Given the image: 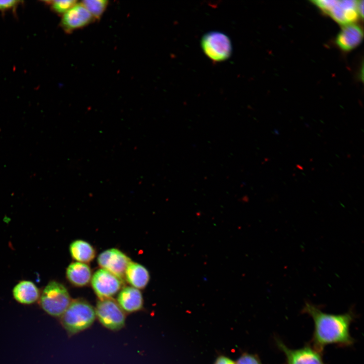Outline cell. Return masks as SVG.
<instances>
[{
    "mask_svg": "<svg viewBox=\"0 0 364 364\" xmlns=\"http://www.w3.org/2000/svg\"><path fill=\"white\" fill-rule=\"evenodd\" d=\"M278 348L284 353L285 364H325L322 352L312 346L306 345L298 349H291L281 340L276 339Z\"/></svg>",
    "mask_w": 364,
    "mask_h": 364,
    "instance_id": "ba28073f",
    "label": "cell"
},
{
    "mask_svg": "<svg viewBox=\"0 0 364 364\" xmlns=\"http://www.w3.org/2000/svg\"><path fill=\"white\" fill-rule=\"evenodd\" d=\"M302 311L313 320L314 331L312 346L323 353L324 347L329 344L342 347L351 346L354 339L350 334V326L355 315L352 309L339 314L327 313L310 302L305 303Z\"/></svg>",
    "mask_w": 364,
    "mask_h": 364,
    "instance_id": "6da1fadb",
    "label": "cell"
},
{
    "mask_svg": "<svg viewBox=\"0 0 364 364\" xmlns=\"http://www.w3.org/2000/svg\"><path fill=\"white\" fill-rule=\"evenodd\" d=\"M94 18L99 19L106 11L108 1L106 0H85L81 2Z\"/></svg>",
    "mask_w": 364,
    "mask_h": 364,
    "instance_id": "e0dca14e",
    "label": "cell"
},
{
    "mask_svg": "<svg viewBox=\"0 0 364 364\" xmlns=\"http://www.w3.org/2000/svg\"><path fill=\"white\" fill-rule=\"evenodd\" d=\"M360 27L351 23L344 25L336 38V44L343 51H349L355 48L363 39Z\"/></svg>",
    "mask_w": 364,
    "mask_h": 364,
    "instance_id": "8fae6325",
    "label": "cell"
},
{
    "mask_svg": "<svg viewBox=\"0 0 364 364\" xmlns=\"http://www.w3.org/2000/svg\"><path fill=\"white\" fill-rule=\"evenodd\" d=\"M357 1L318 0L311 2L340 24L353 23L359 17Z\"/></svg>",
    "mask_w": 364,
    "mask_h": 364,
    "instance_id": "277c9868",
    "label": "cell"
},
{
    "mask_svg": "<svg viewBox=\"0 0 364 364\" xmlns=\"http://www.w3.org/2000/svg\"><path fill=\"white\" fill-rule=\"evenodd\" d=\"M92 288L100 300L112 298L122 289L123 281L103 268L97 270L91 279Z\"/></svg>",
    "mask_w": 364,
    "mask_h": 364,
    "instance_id": "52a82bcc",
    "label": "cell"
},
{
    "mask_svg": "<svg viewBox=\"0 0 364 364\" xmlns=\"http://www.w3.org/2000/svg\"><path fill=\"white\" fill-rule=\"evenodd\" d=\"M201 44L206 56L214 61H225L232 54L231 40L221 32L214 31L205 33L202 38Z\"/></svg>",
    "mask_w": 364,
    "mask_h": 364,
    "instance_id": "5b68a950",
    "label": "cell"
},
{
    "mask_svg": "<svg viewBox=\"0 0 364 364\" xmlns=\"http://www.w3.org/2000/svg\"><path fill=\"white\" fill-rule=\"evenodd\" d=\"M214 364H236V362L228 357L222 355L216 359Z\"/></svg>",
    "mask_w": 364,
    "mask_h": 364,
    "instance_id": "44dd1931",
    "label": "cell"
},
{
    "mask_svg": "<svg viewBox=\"0 0 364 364\" xmlns=\"http://www.w3.org/2000/svg\"><path fill=\"white\" fill-rule=\"evenodd\" d=\"M117 302L124 312L128 313L140 310L144 304L141 292L131 286L121 289L118 293Z\"/></svg>",
    "mask_w": 364,
    "mask_h": 364,
    "instance_id": "7c38bea8",
    "label": "cell"
},
{
    "mask_svg": "<svg viewBox=\"0 0 364 364\" xmlns=\"http://www.w3.org/2000/svg\"><path fill=\"white\" fill-rule=\"evenodd\" d=\"M70 254L76 262L86 263L93 260L96 256L93 246L82 240L73 241L69 246Z\"/></svg>",
    "mask_w": 364,
    "mask_h": 364,
    "instance_id": "2e32d148",
    "label": "cell"
},
{
    "mask_svg": "<svg viewBox=\"0 0 364 364\" xmlns=\"http://www.w3.org/2000/svg\"><path fill=\"white\" fill-rule=\"evenodd\" d=\"M97 261L102 268L123 281L126 268L131 260L119 249L111 248L101 252Z\"/></svg>",
    "mask_w": 364,
    "mask_h": 364,
    "instance_id": "9c48e42d",
    "label": "cell"
},
{
    "mask_svg": "<svg viewBox=\"0 0 364 364\" xmlns=\"http://www.w3.org/2000/svg\"><path fill=\"white\" fill-rule=\"evenodd\" d=\"M66 275L68 281L78 287L87 285L92 277V270L89 265L79 262L70 264L66 269Z\"/></svg>",
    "mask_w": 364,
    "mask_h": 364,
    "instance_id": "4fadbf2b",
    "label": "cell"
},
{
    "mask_svg": "<svg viewBox=\"0 0 364 364\" xmlns=\"http://www.w3.org/2000/svg\"><path fill=\"white\" fill-rule=\"evenodd\" d=\"M95 309L84 299L72 300L61 315V323L69 335H74L90 327L96 318Z\"/></svg>",
    "mask_w": 364,
    "mask_h": 364,
    "instance_id": "7a4b0ae2",
    "label": "cell"
},
{
    "mask_svg": "<svg viewBox=\"0 0 364 364\" xmlns=\"http://www.w3.org/2000/svg\"><path fill=\"white\" fill-rule=\"evenodd\" d=\"M236 364H262V363L257 356L252 354L244 353L239 357Z\"/></svg>",
    "mask_w": 364,
    "mask_h": 364,
    "instance_id": "d6986e66",
    "label": "cell"
},
{
    "mask_svg": "<svg viewBox=\"0 0 364 364\" xmlns=\"http://www.w3.org/2000/svg\"><path fill=\"white\" fill-rule=\"evenodd\" d=\"M124 278L131 287L140 290L146 288L150 277L149 271L145 266L131 261L126 268Z\"/></svg>",
    "mask_w": 364,
    "mask_h": 364,
    "instance_id": "5bb4252c",
    "label": "cell"
},
{
    "mask_svg": "<svg viewBox=\"0 0 364 364\" xmlns=\"http://www.w3.org/2000/svg\"><path fill=\"white\" fill-rule=\"evenodd\" d=\"M357 10L358 15L361 18L363 16V1H357Z\"/></svg>",
    "mask_w": 364,
    "mask_h": 364,
    "instance_id": "7402d4cb",
    "label": "cell"
},
{
    "mask_svg": "<svg viewBox=\"0 0 364 364\" xmlns=\"http://www.w3.org/2000/svg\"><path fill=\"white\" fill-rule=\"evenodd\" d=\"M95 312L100 323L110 330H119L125 325V312L112 298L99 300Z\"/></svg>",
    "mask_w": 364,
    "mask_h": 364,
    "instance_id": "8992f818",
    "label": "cell"
},
{
    "mask_svg": "<svg viewBox=\"0 0 364 364\" xmlns=\"http://www.w3.org/2000/svg\"><path fill=\"white\" fill-rule=\"evenodd\" d=\"M20 1H0V11L6 12L13 10L21 3Z\"/></svg>",
    "mask_w": 364,
    "mask_h": 364,
    "instance_id": "ffe728a7",
    "label": "cell"
},
{
    "mask_svg": "<svg viewBox=\"0 0 364 364\" xmlns=\"http://www.w3.org/2000/svg\"><path fill=\"white\" fill-rule=\"evenodd\" d=\"M13 295L19 303L30 304L35 302L40 297L38 288L32 282L22 281L13 288Z\"/></svg>",
    "mask_w": 364,
    "mask_h": 364,
    "instance_id": "9a60e30c",
    "label": "cell"
},
{
    "mask_svg": "<svg viewBox=\"0 0 364 364\" xmlns=\"http://www.w3.org/2000/svg\"><path fill=\"white\" fill-rule=\"evenodd\" d=\"M71 301L67 288L55 281H52L46 285L39 297L41 308L53 317H60Z\"/></svg>",
    "mask_w": 364,
    "mask_h": 364,
    "instance_id": "3957f363",
    "label": "cell"
},
{
    "mask_svg": "<svg viewBox=\"0 0 364 364\" xmlns=\"http://www.w3.org/2000/svg\"><path fill=\"white\" fill-rule=\"evenodd\" d=\"M45 2L49 3L53 12L62 15L77 3L75 0L50 1Z\"/></svg>",
    "mask_w": 364,
    "mask_h": 364,
    "instance_id": "ac0fdd59",
    "label": "cell"
},
{
    "mask_svg": "<svg viewBox=\"0 0 364 364\" xmlns=\"http://www.w3.org/2000/svg\"><path fill=\"white\" fill-rule=\"evenodd\" d=\"M94 20L81 3H77L62 15L60 24L65 32L70 33L88 25Z\"/></svg>",
    "mask_w": 364,
    "mask_h": 364,
    "instance_id": "30bf717a",
    "label": "cell"
}]
</instances>
